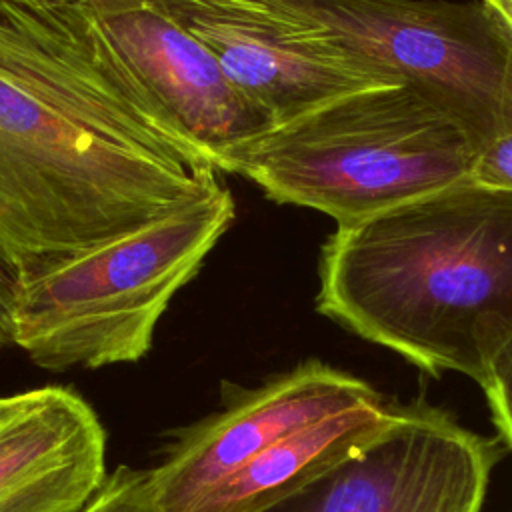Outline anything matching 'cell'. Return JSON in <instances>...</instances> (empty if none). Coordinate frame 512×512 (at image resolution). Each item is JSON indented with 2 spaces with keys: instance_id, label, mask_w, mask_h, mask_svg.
Segmentation results:
<instances>
[{
  "instance_id": "1",
  "label": "cell",
  "mask_w": 512,
  "mask_h": 512,
  "mask_svg": "<svg viewBox=\"0 0 512 512\" xmlns=\"http://www.w3.org/2000/svg\"><path fill=\"white\" fill-rule=\"evenodd\" d=\"M222 182L62 2H0V264L16 276Z\"/></svg>"
},
{
  "instance_id": "2",
  "label": "cell",
  "mask_w": 512,
  "mask_h": 512,
  "mask_svg": "<svg viewBox=\"0 0 512 512\" xmlns=\"http://www.w3.org/2000/svg\"><path fill=\"white\" fill-rule=\"evenodd\" d=\"M316 310L420 370L476 384L512 336V192L472 180L336 224Z\"/></svg>"
},
{
  "instance_id": "3",
  "label": "cell",
  "mask_w": 512,
  "mask_h": 512,
  "mask_svg": "<svg viewBox=\"0 0 512 512\" xmlns=\"http://www.w3.org/2000/svg\"><path fill=\"white\" fill-rule=\"evenodd\" d=\"M482 140L442 100L408 84L364 88L268 128L224 156L276 204L350 224L468 180Z\"/></svg>"
},
{
  "instance_id": "4",
  "label": "cell",
  "mask_w": 512,
  "mask_h": 512,
  "mask_svg": "<svg viewBox=\"0 0 512 512\" xmlns=\"http://www.w3.org/2000/svg\"><path fill=\"white\" fill-rule=\"evenodd\" d=\"M234 218L236 200L222 180L134 232L12 276V342L54 372L140 360L172 298Z\"/></svg>"
},
{
  "instance_id": "5",
  "label": "cell",
  "mask_w": 512,
  "mask_h": 512,
  "mask_svg": "<svg viewBox=\"0 0 512 512\" xmlns=\"http://www.w3.org/2000/svg\"><path fill=\"white\" fill-rule=\"evenodd\" d=\"M452 108L482 144L512 134V28L486 0H248Z\"/></svg>"
},
{
  "instance_id": "6",
  "label": "cell",
  "mask_w": 512,
  "mask_h": 512,
  "mask_svg": "<svg viewBox=\"0 0 512 512\" xmlns=\"http://www.w3.org/2000/svg\"><path fill=\"white\" fill-rule=\"evenodd\" d=\"M502 440L426 402L394 404L364 444L262 512H480Z\"/></svg>"
},
{
  "instance_id": "7",
  "label": "cell",
  "mask_w": 512,
  "mask_h": 512,
  "mask_svg": "<svg viewBox=\"0 0 512 512\" xmlns=\"http://www.w3.org/2000/svg\"><path fill=\"white\" fill-rule=\"evenodd\" d=\"M84 36L222 172L224 156L268 130L214 54L160 0H60Z\"/></svg>"
},
{
  "instance_id": "8",
  "label": "cell",
  "mask_w": 512,
  "mask_h": 512,
  "mask_svg": "<svg viewBox=\"0 0 512 512\" xmlns=\"http://www.w3.org/2000/svg\"><path fill=\"white\" fill-rule=\"evenodd\" d=\"M366 380L320 360H306L184 428L150 468L162 512H188L210 490L284 436L326 416L382 404Z\"/></svg>"
},
{
  "instance_id": "9",
  "label": "cell",
  "mask_w": 512,
  "mask_h": 512,
  "mask_svg": "<svg viewBox=\"0 0 512 512\" xmlns=\"http://www.w3.org/2000/svg\"><path fill=\"white\" fill-rule=\"evenodd\" d=\"M218 60L268 128L334 98L402 80L294 28L248 0H160Z\"/></svg>"
},
{
  "instance_id": "10",
  "label": "cell",
  "mask_w": 512,
  "mask_h": 512,
  "mask_svg": "<svg viewBox=\"0 0 512 512\" xmlns=\"http://www.w3.org/2000/svg\"><path fill=\"white\" fill-rule=\"evenodd\" d=\"M106 476V432L76 390L0 396V512H78Z\"/></svg>"
},
{
  "instance_id": "11",
  "label": "cell",
  "mask_w": 512,
  "mask_h": 512,
  "mask_svg": "<svg viewBox=\"0 0 512 512\" xmlns=\"http://www.w3.org/2000/svg\"><path fill=\"white\" fill-rule=\"evenodd\" d=\"M392 410L394 402L386 400L308 424L258 454L188 512H262L364 444Z\"/></svg>"
},
{
  "instance_id": "12",
  "label": "cell",
  "mask_w": 512,
  "mask_h": 512,
  "mask_svg": "<svg viewBox=\"0 0 512 512\" xmlns=\"http://www.w3.org/2000/svg\"><path fill=\"white\" fill-rule=\"evenodd\" d=\"M78 512H162L150 482V470L118 466Z\"/></svg>"
},
{
  "instance_id": "13",
  "label": "cell",
  "mask_w": 512,
  "mask_h": 512,
  "mask_svg": "<svg viewBox=\"0 0 512 512\" xmlns=\"http://www.w3.org/2000/svg\"><path fill=\"white\" fill-rule=\"evenodd\" d=\"M480 386L498 428V438L512 450V336L492 356Z\"/></svg>"
},
{
  "instance_id": "14",
  "label": "cell",
  "mask_w": 512,
  "mask_h": 512,
  "mask_svg": "<svg viewBox=\"0 0 512 512\" xmlns=\"http://www.w3.org/2000/svg\"><path fill=\"white\" fill-rule=\"evenodd\" d=\"M468 180L512 192V134L482 144Z\"/></svg>"
},
{
  "instance_id": "15",
  "label": "cell",
  "mask_w": 512,
  "mask_h": 512,
  "mask_svg": "<svg viewBox=\"0 0 512 512\" xmlns=\"http://www.w3.org/2000/svg\"><path fill=\"white\" fill-rule=\"evenodd\" d=\"M12 342V276L0 264V350Z\"/></svg>"
},
{
  "instance_id": "16",
  "label": "cell",
  "mask_w": 512,
  "mask_h": 512,
  "mask_svg": "<svg viewBox=\"0 0 512 512\" xmlns=\"http://www.w3.org/2000/svg\"><path fill=\"white\" fill-rule=\"evenodd\" d=\"M502 18L504 22L512 28V0H486Z\"/></svg>"
},
{
  "instance_id": "17",
  "label": "cell",
  "mask_w": 512,
  "mask_h": 512,
  "mask_svg": "<svg viewBox=\"0 0 512 512\" xmlns=\"http://www.w3.org/2000/svg\"><path fill=\"white\" fill-rule=\"evenodd\" d=\"M0 2H60V0H0Z\"/></svg>"
}]
</instances>
